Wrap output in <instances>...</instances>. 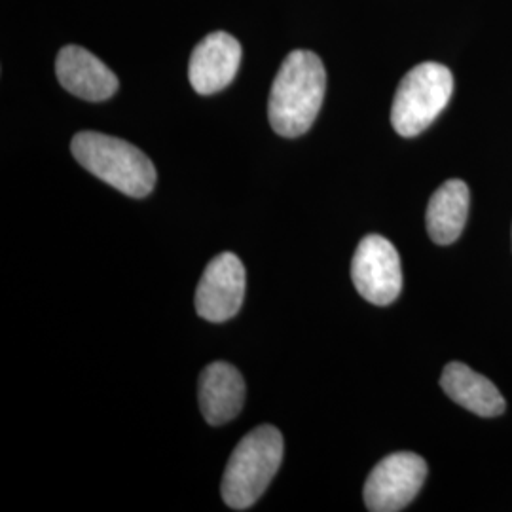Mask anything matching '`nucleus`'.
<instances>
[{
	"instance_id": "nucleus-1",
	"label": "nucleus",
	"mask_w": 512,
	"mask_h": 512,
	"mask_svg": "<svg viewBox=\"0 0 512 512\" xmlns=\"http://www.w3.org/2000/svg\"><path fill=\"white\" fill-rule=\"evenodd\" d=\"M327 90V73L321 57L294 50L275 76L268 116L277 135L294 139L313 126Z\"/></svg>"
},
{
	"instance_id": "nucleus-2",
	"label": "nucleus",
	"mask_w": 512,
	"mask_h": 512,
	"mask_svg": "<svg viewBox=\"0 0 512 512\" xmlns=\"http://www.w3.org/2000/svg\"><path fill=\"white\" fill-rule=\"evenodd\" d=\"M76 162L101 181L131 198H145L156 186V167L147 154L118 137L97 131L74 135Z\"/></svg>"
},
{
	"instance_id": "nucleus-3",
	"label": "nucleus",
	"mask_w": 512,
	"mask_h": 512,
	"mask_svg": "<svg viewBox=\"0 0 512 512\" xmlns=\"http://www.w3.org/2000/svg\"><path fill=\"white\" fill-rule=\"evenodd\" d=\"M283 461V435L274 425H260L232 452L222 478V499L230 509H251L266 492Z\"/></svg>"
},
{
	"instance_id": "nucleus-4",
	"label": "nucleus",
	"mask_w": 512,
	"mask_h": 512,
	"mask_svg": "<svg viewBox=\"0 0 512 512\" xmlns=\"http://www.w3.org/2000/svg\"><path fill=\"white\" fill-rule=\"evenodd\" d=\"M454 93L448 67L427 61L404 76L393 99L391 124L401 137H416L446 109Z\"/></svg>"
},
{
	"instance_id": "nucleus-5",
	"label": "nucleus",
	"mask_w": 512,
	"mask_h": 512,
	"mask_svg": "<svg viewBox=\"0 0 512 512\" xmlns=\"http://www.w3.org/2000/svg\"><path fill=\"white\" fill-rule=\"evenodd\" d=\"M351 279L365 300L374 306H389L403 289L401 256L389 239L370 234L361 239L351 264Z\"/></svg>"
},
{
	"instance_id": "nucleus-6",
	"label": "nucleus",
	"mask_w": 512,
	"mask_h": 512,
	"mask_svg": "<svg viewBox=\"0 0 512 512\" xmlns=\"http://www.w3.org/2000/svg\"><path fill=\"white\" fill-rule=\"evenodd\" d=\"M427 463L418 454L397 452L382 459L366 478V509L372 512L403 511L420 494Z\"/></svg>"
},
{
	"instance_id": "nucleus-7",
	"label": "nucleus",
	"mask_w": 512,
	"mask_h": 512,
	"mask_svg": "<svg viewBox=\"0 0 512 512\" xmlns=\"http://www.w3.org/2000/svg\"><path fill=\"white\" fill-rule=\"evenodd\" d=\"M245 298V268L234 253L215 256L196 291V311L209 323H224L238 313Z\"/></svg>"
},
{
	"instance_id": "nucleus-8",
	"label": "nucleus",
	"mask_w": 512,
	"mask_h": 512,
	"mask_svg": "<svg viewBox=\"0 0 512 512\" xmlns=\"http://www.w3.org/2000/svg\"><path fill=\"white\" fill-rule=\"evenodd\" d=\"M241 63V44L224 31L211 33L194 48L188 78L200 95H213L232 84Z\"/></svg>"
},
{
	"instance_id": "nucleus-9",
	"label": "nucleus",
	"mask_w": 512,
	"mask_h": 512,
	"mask_svg": "<svg viewBox=\"0 0 512 512\" xmlns=\"http://www.w3.org/2000/svg\"><path fill=\"white\" fill-rule=\"evenodd\" d=\"M59 84L84 101H107L118 92V78L92 52L80 46H65L55 61Z\"/></svg>"
},
{
	"instance_id": "nucleus-10",
	"label": "nucleus",
	"mask_w": 512,
	"mask_h": 512,
	"mask_svg": "<svg viewBox=\"0 0 512 512\" xmlns=\"http://www.w3.org/2000/svg\"><path fill=\"white\" fill-rule=\"evenodd\" d=\"M245 403V382L236 366L213 363L200 376V408L211 425L234 420Z\"/></svg>"
},
{
	"instance_id": "nucleus-11",
	"label": "nucleus",
	"mask_w": 512,
	"mask_h": 512,
	"mask_svg": "<svg viewBox=\"0 0 512 512\" xmlns=\"http://www.w3.org/2000/svg\"><path fill=\"white\" fill-rule=\"evenodd\" d=\"M440 385L459 406L476 416L495 418L505 412V399L488 378L463 363H450L442 370Z\"/></svg>"
},
{
	"instance_id": "nucleus-12",
	"label": "nucleus",
	"mask_w": 512,
	"mask_h": 512,
	"mask_svg": "<svg viewBox=\"0 0 512 512\" xmlns=\"http://www.w3.org/2000/svg\"><path fill=\"white\" fill-rule=\"evenodd\" d=\"M469 186L452 179L440 186L427 205V232L439 245H450L461 236L469 215Z\"/></svg>"
}]
</instances>
